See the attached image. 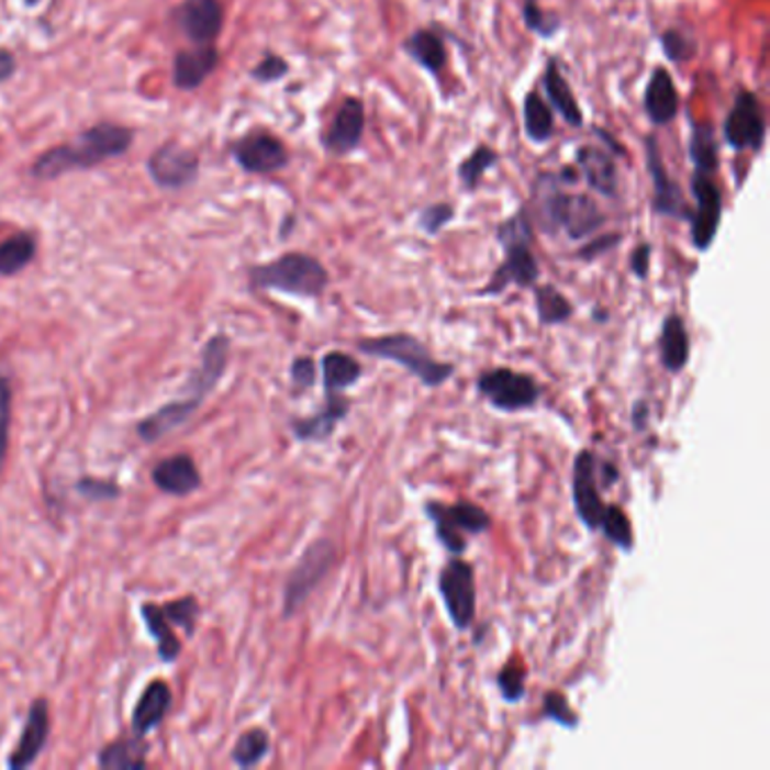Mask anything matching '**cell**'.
I'll return each mask as SVG.
<instances>
[{"instance_id":"obj_21","label":"cell","mask_w":770,"mask_h":770,"mask_svg":"<svg viewBox=\"0 0 770 770\" xmlns=\"http://www.w3.org/2000/svg\"><path fill=\"white\" fill-rule=\"evenodd\" d=\"M350 414V400L344 393H326L323 408L308 419H294L292 434L303 443H323L328 440L337 425Z\"/></svg>"},{"instance_id":"obj_10","label":"cell","mask_w":770,"mask_h":770,"mask_svg":"<svg viewBox=\"0 0 770 770\" xmlns=\"http://www.w3.org/2000/svg\"><path fill=\"white\" fill-rule=\"evenodd\" d=\"M723 141L735 152H761L766 143V113L755 91H739L723 120Z\"/></svg>"},{"instance_id":"obj_15","label":"cell","mask_w":770,"mask_h":770,"mask_svg":"<svg viewBox=\"0 0 770 770\" xmlns=\"http://www.w3.org/2000/svg\"><path fill=\"white\" fill-rule=\"evenodd\" d=\"M572 502L585 529L599 532V524L607 504H603L601 500V489L596 479V455L592 450H581L574 459Z\"/></svg>"},{"instance_id":"obj_39","label":"cell","mask_w":770,"mask_h":770,"mask_svg":"<svg viewBox=\"0 0 770 770\" xmlns=\"http://www.w3.org/2000/svg\"><path fill=\"white\" fill-rule=\"evenodd\" d=\"M269 748H271V741L263 727L247 729L233 748V761L239 768H254L263 763V759L269 755Z\"/></svg>"},{"instance_id":"obj_22","label":"cell","mask_w":770,"mask_h":770,"mask_svg":"<svg viewBox=\"0 0 770 770\" xmlns=\"http://www.w3.org/2000/svg\"><path fill=\"white\" fill-rule=\"evenodd\" d=\"M543 91L547 96V104L551 107V111L556 115L562 118V123L567 127L581 130L585 125L583 109H581L570 82H567L565 75L560 72V66H558L556 57L547 59V66H545V72H543Z\"/></svg>"},{"instance_id":"obj_13","label":"cell","mask_w":770,"mask_h":770,"mask_svg":"<svg viewBox=\"0 0 770 770\" xmlns=\"http://www.w3.org/2000/svg\"><path fill=\"white\" fill-rule=\"evenodd\" d=\"M364 130H367V107L361 98L346 96L335 109L326 132L321 134V145L331 156H350L359 149Z\"/></svg>"},{"instance_id":"obj_14","label":"cell","mask_w":770,"mask_h":770,"mask_svg":"<svg viewBox=\"0 0 770 770\" xmlns=\"http://www.w3.org/2000/svg\"><path fill=\"white\" fill-rule=\"evenodd\" d=\"M147 172L158 188L181 190L199 177V154L177 143H166L147 158Z\"/></svg>"},{"instance_id":"obj_1","label":"cell","mask_w":770,"mask_h":770,"mask_svg":"<svg viewBox=\"0 0 770 770\" xmlns=\"http://www.w3.org/2000/svg\"><path fill=\"white\" fill-rule=\"evenodd\" d=\"M134 130L100 123L85 130L75 141L55 145L34 160L30 175L38 181H53L70 172H82L100 166L102 160L118 158L130 152Z\"/></svg>"},{"instance_id":"obj_33","label":"cell","mask_w":770,"mask_h":770,"mask_svg":"<svg viewBox=\"0 0 770 770\" xmlns=\"http://www.w3.org/2000/svg\"><path fill=\"white\" fill-rule=\"evenodd\" d=\"M147 763V746L143 737L120 739L104 746L98 755V766L109 770H141Z\"/></svg>"},{"instance_id":"obj_16","label":"cell","mask_w":770,"mask_h":770,"mask_svg":"<svg viewBox=\"0 0 770 770\" xmlns=\"http://www.w3.org/2000/svg\"><path fill=\"white\" fill-rule=\"evenodd\" d=\"M567 201H570V194L565 192V186L558 179V175L538 172L532 186V224H536L549 237L558 235L562 228Z\"/></svg>"},{"instance_id":"obj_25","label":"cell","mask_w":770,"mask_h":770,"mask_svg":"<svg viewBox=\"0 0 770 770\" xmlns=\"http://www.w3.org/2000/svg\"><path fill=\"white\" fill-rule=\"evenodd\" d=\"M172 705V692L164 680H154L145 687V692L141 694L134 716H132V733L136 737H145L152 733L154 727L164 723L166 714L170 712Z\"/></svg>"},{"instance_id":"obj_54","label":"cell","mask_w":770,"mask_h":770,"mask_svg":"<svg viewBox=\"0 0 770 770\" xmlns=\"http://www.w3.org/2000/svg\"><path fill=\"white\" fill-rule=\"evenodd\" d=\"M16 72V59L10 51L0 48V82H8V79Z\"/></svg>"},{"instance_id":"obj_42","label":"cell","mask_w":770,"mask_h":770,"mask_svg":"<svg viewBox=\"0 0 770 770\" xmlns=\"http://www.w3.org/2000/svg\"><path fill=\"white\" fill-rule=\"evenodd\" d=\"M543 716L554 721L565 729H577L581 725V716L560 692H547L543 699Z\"/></svg>"},{"instance_id":"obj_35","label":"cell","mask_w":770,"mask_h":770,"mask_svg":"<svg viewBox=\"0 0 770 770\" xmlns=\"http://www.w3.org/2000/svg\"><path fill=\"white\" fill-rule=\"evenodd\" d=\"M689 158H692L696 172H718V143L716 132L710 123H694L692 138H689Z\"/></svg>"},{"instance_id":"obj_8","label":"cell","mask_w":770,"mask_h":770,"mask_svg":"<svg viewBox=\"0 0 770 770\" xmlns=\"http://www.w3.org/2000/svg\"><path fill=\"white\" fill-rule=\"evenodd\" d=\"M438 594L455 628L468 630L477 617V581L475 567L466 558L453 556L440 567Z\"/></svg>"},{"instance_id":"obj_45","label":"cell","mask_w":770,"mask_h":770,"mask_svg":"<svg viewBox=\"0 0 770 770\" xmlns=\"http://www.w3.org/2000/svg\"><path fill=\"white\" fill-rule=\"evenodd\" d=\"M10 425H12V384H10V378L0 371V470L5 468V459H8Z\"/></svg>"},{"instance_id":"obj_9","label":"cell","mask_w":770,"mask_h":770,"mask_svg":"<svg viewBox=\"0 0 770 770\" xmlns=\"http://www.w3.org/2000/svg\"><path fill=\"white\" fill-rule=\"evenodd\" d=\"M689 188H692L694 194V207L687 220L689 233H692V245L696 252H710L723 217V192L718 183H714V175L696 170Z\"/></svg>"},{"instance_id":"obj_48","label":"cell","mask_w":770,"mask_h":770,"mask_svg":"<svg viewBox=\"0 0 770 770\" xmlns=\"http://www.w3.org/2000/svg\"><path fill=\"white\" fill-rule=\"evenodd\" d=\"M77 491L82 493L87 500H96V502L113 500L120 493V489L113 481H109V479H89V477H85L82 481L77 483Z\"/></svg>"},{"instance_id":"obj_24","label":"cell","mask_w":770,"mask_h":770,"mask_svg":"<svg viewBox=\"0 0 770 770\" xmlns=\"http://www.w3.org/2000/svg\"><path fill=\"white\" fill-rule=\"evenodd\" d=\"M152 479L160 491L172 498H186L201 486V472L188 455H175L158 461L152 470Z\"/></svg>"},{"instance_id":"obj_27","label":"cell","mask_w":770,"mask_h":770,"mask_svg":"<svg viewBox=\"0 0 770 770\" xmlns=\"http://www.w3.org/2000/svg\"><path fill=\"white\" fill-rule=\"evenodd\" d=\"M402 53L432 75H440L445 64H448V46H445L443 36L432 27H421L412 32L402 42Z\"/></svg>"},{"instance_id":"obj_28","label":"cell","mask_w":770,"mask_h":770,"mask_svg":"<svg viewBox=\"0 0 770 770\" xmlns=\"http://www.w3.org/2000/svg\"><path fill=\"white\" fill-rule=\"evenodd\" d=\"M607 217L590 194H570L562 220V233L570 239H588L605 226Z\"/></svg>"},{"instance_id":"obj_49","label":"cell","mask_w":770,"mask_h":770,"mask_svg":"<svg viewBox=\"0 0 770 770\" xmlns=\"http://www.w3.org/2000/svg\"><path fill=\"white\" fill-rule=\"evenodd\" d=\"M620 242H622V233L588 237V242L579 249L577 256H579L581 260H596L599 256H605L607 252H613L615 247H620Z\"/></svg>"},{"instance_id":"obj_40","label":"cell","mask_w":770,"mask_h":770,"mask_svg":"<svg viewBox=\"0 0 770 770\" xmlns=\"http://www.w3.org/2000/svg\"><path fill=\"white\" fill-rule=\"evenodd\" d=\"M522 21L524 27L543 36V38H554V34L560 32L562 23L554 12H547L540 8L538 0H524L522 3Z\"/></svg>"},{"instance_id":"obj_44","label":"cell","mask_w":770,"mask_h":770,"mask_svg":"<svg viewBox=\"0 0 770 770\" xmlns=\"http://www.w3.org/2000/svg\"><path fill=\"white\" fill-rule=\"evenodd\" d=\"M160 607H164V615L168 617V622L172 626L183 628L188 635L194 633V626H197V620H199V603H197L194 596H183V599L170 601V603L160 605Z\"/></svg>"},{"instance_id":"obj_18","label":"cell","mask_w":770,"mask_h":770,"mask_svg":"<svg viewBox=\"0 0 770 770\" xmlns=\"http://www.w3.org/2000/svg\"><path fill=\"white\" fill-rule=\"evenodd\" d=\"M574 166L590 190L605 199L620 197V170L611 152L596 145H581L574 154Z\"/></svg>"},{"instance_id":"obj_51","label":"cell","mask_w":770,"mask_h":770,"mask_svg":"<svg viewBox=\"0 0 770 770\" xmlns=\"http://www.w3.org/2000/svg\"><path fill=\"white\" fill-rule=\"evenodd\" d=\"M651 258H654L651 242H639V245L630 254V260H628V267H630L635 278H639V280L648 278V271H651Z\"/></svg>"},{"instance_id":"obj_36","label":"cell","mask_w":770,"mask_h":770,"mask_svg":"<svg viewBox=\"0 0 770 770\" xmlns=\"http://www.w3.org/2000/svg\"><path fill=\"white\" fill-rule=\"evenodd\" d=\"M36 256V237L32 233H14L0 242V276H16Z\"/></svg>"},{"instance_id":"obj_57","label":"cell","mask_w":770,"mask_h":770,"mask_svg":"<svg viewBox=\"0 0 770 770\" xmlns=\"http://www.w3.org/2000/svg\"><path fill=\"white\" fill-rule=\"evenodd\" d=\"M23 3H25L27 8H36L38 3H42V0H23Z\"/></svg>"},{"instance_id":"obj_46","label":"cell","mask_w":770,"mask_h":770,"mask_svg":"<svg viewBox=\"0 0 770 770\" xmlns=\"http://www.w3.org/2000/svg\"><path fill=\"white\" fill-rule=\"evenodd\" d=\"M457 215V209L450 204V201H436V204L425 207L419 213V228L427 235H438L445 226H448Z\"/></svg>"},{"instance_id":"obj_20","label":"cell","mask_w":770,"mask_h":770,"mask_svg":"<svg viewBox=\"0 0 770 770\" xmlns=\"http://www.w3.org/2000/svg\"><path fill=\"white\" fill-rule=\"evenodd\" d=\"M644 113L654 127H667L680 113V96L671 72L656 66L644 89Z\"/></svg>"},{"instance_id":"obj_12","label":"cell","mask_w":770,"mask_h":770,"mask_svg":"<svg viewBox=\"0 0 770 770\" xmlns=\"http://www.w3.org/2000/svg\"><path fill=\"white\" fill-rule=\"evenodd\" d=\"M235 164L249 175H274L290 166V152L278 136L256 130L233 145Z\"/></svg>"},{"instance_id":"obj_4","label":"cell","mask_w":770,"mask_h":770,"mask_svg":"<svg viewBox=\"0 0 770 770\" xmlns=\"http://www.w3.org/2000/svg\"><path fill=\"white\" fill-rule=\"evenodd\" d=\"M357 350L361 355L398 364V367L414 376L427 389H436L455 376V364L436 361L429 348L410 333H393L382 337L359 339Z\"/></svg>"},{"instance_id":"obj_47","label":"cell","mask_w":770,"mask_h":770,"mask_svg":"<svg viewBox=\"0 0 770 770\" xmlns=\"http://www.w3.org/2000/svg\"><path fill=\"white\" fill-rule=\"evenodd\" d=\"M288 72H290V64L276 53H267L258 62V66L252 68V77L260 85H274V82H278V79L286 77Z\"/></svg>"},{"instance_id":"obj_52","label":"cell","mask_w":770,"mask_h":770,"mask_svg":"<svg viewBox=\"0 0 770 770\" xmlns=\"http://www.w3.org/2000/svg\"><path fill=\"white\" fill-rule=\"evenodd\" d=\"M596 479L601 481V486L605 489H613V486L620 481V468L611 461H596Z\"/></svg>"},{"instance_id":"obj_37","label":"cell","mask_w":770,"mask_h":770,"mask_svg":"<svg viewBox=\"0 0 770 770\" xmlns=\"http://www.w3.org/2000/svg\"><path fill=\"white\" fill-rule=\"evenodd\" d=\"M536 314L543 326H562L572 319L574 305L554 286H534Z\"/></svg>"},{"instance_id":"obj_50","label":"cell","mask_w":770,"mask_h":770,"mask_svg":"<svg viewBox=\"0 0 770 770\" xmlns=\"http://www.w3.org/2000/svg\"><path fill=\"white\" fill-rule=\"evenodd\" d=\"M290 378L297 391L312 389L316 384V361L312 357H297L290 367Z\"/></svg>"},{"instance_id":"obj_55","label":"cell","mask_w":770,"mask_h":770,"mask_svg":"<svg viewBox=\"0 0 770 770\" xmlns=\"http://www.w3.org/2000/svg\"><path fill=\"white\" fill-rule=\"evenodd\" d=\"M594 134L605 143L607 152H611L613 156H626V149L622 147L620 141H615V136H613L611 132H605V130H601V127H594Z\"/></svg>"},{"instance_id":"obj_6","label":"cell","mask_w":770,"mask_h":770,"mask_svg":"<svg viewBox=\"0 0 770 770\" xmlns=\"http://www.w3.org/2000/svg\"><path fill=\"white\" fill-rule=\"evenodd\" d=\"M337 562V545L331 538L314 540L297 562L292 574L286 583V594H282V617H294L303 603L312 596L319 583L331 574Z\"/></svg>"},{"instance_id":"obj_56","label":"cell","mask_w":770,"mask_h":770,"mask_svg":"<svg viewBox=\"0 0 770 770\" xmlns=\"http://www.w3.org/2000/svg\"><path fill=\"white\" fill-rule=\"evenodd\" d=\"M594 316H596V321H601V323H603V321H607V312H601V310H599V308H596V312H594Z\"/></svg>"},{"instance_id":"obj_38","label":"cell","mask_w":770,"mask_h":770,"mask_svg":"<svg viewBox=\"0 0 770 770\" xmlns=\"http://www.w3.org/2000/svg\"><path fill=\"white\" fill-rule=\"evenodd\" d=\"M599 532L603 534V538L607 543L615 545L624 554H630L635 549L633 524H630L628 515L617 504H607L605 506V513H603L601 524H599Z\"/></svg>"},{"instance_id":"obj_26","label":"cell","mask_w":770,"mask_h":770,"mask_svg":"<svg viewBox=\"0 0 770 770\" xmlns=\"http://www.w3.org/2000/svg\"><path fill=\"white\" fill-rule=\"evenodd\" d=\"M660 361L669 373H682L689 364V355H692V342H689V333L684 326V319L678 312L667 314L660 328Z\"/></svg>"},{"instance_id":"obj_30","label":"cell","mask_w":770,"mask_h":770,"mask_svg":"<svg viewBox=\"0 0 770 770\" xmlns=\"http://www.w3.org/2000/svg\"><path fill=\"white\" fill-rule=\"evenodd\" d=\"M197 410H199L197 404H192L186 398L175 400V402L166 404V408H160L158 412L149 414L147 419H143L138 423L136 432L145 443H154L158 438H164L166 434L175 432L179 425H183Z\"/></svg>"},{"instance_id":"obj_17","label":"cell","mask_w":770,"mask_h":770,"mask_svg":"<svg viewBox=\"0 0 770 770\" xmlns=\"http://www.w3.org/2000/svg\"><path fill=\"white\" fill-rule=\"evenodd\" d=\"M172 16L194 46L215 44L224 27L222 0H183Z\"/></svg>"},{"instance_id":"obj_43","label":"cell","mask_w":770,"mask_h":770,"mask_svg":"<svg viewBox=\"0 0 770 770\" xmlns=\"http://www.w3.org/2000/svg\"><path fill=\"white\" fill-rule=\"evenodd\" d=\"M498 689L506 703H520L526 694V671L520 662L511 660L500 673H498Z\"/></svg>"},{"instance_id":"obj_2","label":"cell","mask_w":770,"mask_h":770,"mask_svg":"<svg viewBox=\"0 0 770 770\" xmlns=\"http://www.w3.org/2000/svg\"><path fill=\"white\" fill-rule=\"evenodd\" d=\"M498 245L504 252L502 265L493 271L491 280L479 290V297H500L511 286L532 290L540 278V265L534 256V224L526 207L517 209L509 220L495 228Z\"/></svg>"},{"instance_id":"obj_11","label":"cell","mask_w":770,"mask_h":770,"mask_svg":"<svg viewBox=\"0 0 770 770\" xmlns=\"http://www.w3.org/2000/svg\"><path fill=\"white\" fill-rule=\"evenodd\" d=\"M644 149H646L648 177L654 181V201H651L654 213L660 217H671L676 222H687L689 213H692V207L684 201L680 186L669 177L656 134H648L644 138Z\"/></svg>"},{"instance_id":"obj_7","label":"cell","mask_w":770,"mask_h":770,"mask_svg":"<svg viewBox=\"0 0 770 770\" xmlns=\"http://www.w3.org/2000/svg\"><path fill=\"white\" fill-rule=\"evenodd\" d=\"M475 387L477 393L489 402L493 410L504 414L532 410L540 398V387L532 376L509 367H498L479 373Z\"/></svg>"},{"instance_id":"obj_53","label":"cell","mask_w":770,"mask_h":770,"mask_svg":"<svg viewBox=\"0 0 770 770\" xmlns=\"http://www.w3.org/2000/svg\"><path fill=\"white\" fill-rule=\"evenodd\" d=\"M648 416H651V410H648V402L646 400H637L633 404V412H630V421H633L635 432H646L648 429Z\"/></svg>"},{"instance_id":"obj_23","label":"cell","mask_w":770,"mask_h":770,"mask_svg":"<svg viewBox=\"0 0 770 770\" xmlns=\"http://www.w3.org/2000/svg\"><path fill=\"white\" fill-rule=\"evenodd\" d=\"M220 64V51L215 44L194 46L192 51H181L175 57L172 79L179 91H194L215 72Z\"/></svg>"},{"instance_id":"obj_32","label":"cell","mask_w":770,"mask_h":770,"mask_svg":"<svg viewBox=\"0 0 770 770\" xmlns=\"http://www.w3.org/2000/svg\"><path fill=\"white\" fill-rule=\"evenodd\" d=\"M141 615H143V622L147 626V633L156 641L158 658L164 662H175L181 656V641L175 635L172 624L164 615V607L156 605V603H143Z\"/></svg>"},{"instance_id":"obj_34","label":"cell","mask_w":770,"mask_h":770,"mask_svg":"<svg viewBox=\"0 0 770 770\" xmlns=\"http://www.w3.org/2000/svg\"><path fill=\"white\" fill-rule=\"evenodd\" d=\"M498 160H500V152L498 149H493L491 145H486V143H479L472 149V154L466 156L459 164V168H457V179L461 183V190L464 192L479 190L483 177L498 166Z\"/></svg>"},{"instance_id":"obj_5","label":"cell","mask_w":770,"mask_h":770,"mask_svg":"<svg viewBox=\"0 0 770 770\" xmlns=\"http://www.w3.org/2000/svg\"><path fill=\"white\" fill-rule=\"evenodd\" d=\"M423 511L434 524L436 540L453 556H464L468 549V538L486 534L493 524L489 511L468 500H459L455 504L432 500Z\"/></svg>"},{"instance_id":"obj_31","label":"cell","mask_w":770,"mask_h":770,"mask_svg":"<svg viewBox=\"0 0 770 770\" xmlns=\"http://www.w3.org/2000/svg\"><path fill=\"white\" fill-rule=\"evenodd\" d=\"M321 378L323 391L344 393L361 380V364L344 350H331L321 359Z\"/></svg>"},{"instance_id":"obj_3","label":"cell","mask_w":770,"mask_h":770,"mask_svg":"<svg viewBox=\"0 0 770 770\" xmlns=\"http://www.w3.org/2000/svg\"><path fill=\"white\" fill-rule=\"evenodd\" d=\"M256 290H271L299 299H319L331 286V274L314 256L290 252L280 258L258 265L249 271Z\"/></svg>"},{"instance_id":"obj_41","label":"cell","mask_w":770,"mask_h":770,"mask_svg":"<svg viewBox=\"0 0 770 770\" xmlns=\"http://www.w3.org/2000/svg\"><path fill=\"white\" fill-rule=\"evenodd\" d=\"M660 46H662L667 59L673 62V64L694 59L696 53H699V44L694 42V38H692V36H687L682 30H676V27L662 32Z\"/></svg>"},{"instance_id":"obj_19","label":"cell","mask_w":770,"mask_h":770,"mask_svg":"<svg viewBox=\"0 0 770 770\" xmlns=\"http://www.w3.org/2000/svg\"><path fill=\"white\" fill-rule=\"evenodd\" d=\"M48 735H51L48 703H46L44 699H36V701L30 705V712H27V718H25V725H23L21 739H19L16 748L12 750V755H10V759H8V766H10L12 770H23V768L32 766V763L36 761V757L42 755V750L46 748Z\"/></svg>"},{"instance_id":"obj_29","label":"cell","mask_w":770,"mask_h":770,"mask_svg":"<svg viewBox=\"0 0 770 770\" xmlns=\"http://www.w3.org/2000/svg\"><path fill=\"white\" fill-rule=\"evenodd\" d=\"M522 125H524V136L529 138L534 145H545L556 134L554 111L538 89H532L529 93L524 96Z\"/></svg>"}]
</instances>
